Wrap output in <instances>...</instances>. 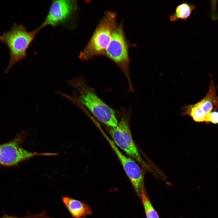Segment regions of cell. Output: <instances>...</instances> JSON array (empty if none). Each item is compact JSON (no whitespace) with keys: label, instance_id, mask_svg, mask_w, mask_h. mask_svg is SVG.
<instances>
[{"label":"cell","instance_id":"1","mask_svg":"<svg viewBox=\"0 0 218 218\" xmlns=\"http://www.w3.org/2000/svg\"><path fill=\"white\" fill-rule=\"evenodd\" d=\"M68 83L76 90L77 93H74L78 101L98 121L108 127L117 125L118 120L115 111L100 98L84 78L79 75Z\"/></svg>","mask_w":218,"mask_h":218},{"label":"cell","instance_id":"2","mask_svg":"<svg viewBox=\"0 0 218 218\" xmlns=\"http://www.w3.org/2000/svg\"><path fill=\"white\" fill-rule=\"evenodd\" d=\"M125 35L123 21L115 24L109 43L103 56L113 61L121 69L127 81L128 92H134L130 76L129 65L130 59L129 49L130 46Z\"/></svg>","mask_w":218,"mask_h":218},{"label":"cell","instance_id":"3","mask_svg":"<svg viewBox=\"0 0 218 218\" xmlns=\"http://www.w3.org/2000/svg\"><path fill=\"white\" fill-rule=\"evenodd\" d=\"M116 18L115 12H104L89 41L80 52L79 58L81 60L88 61L94 57L103 56L111 40Z\"/></svg>","mask_w":218,"mask_h":218},{"label":"cell","instance_id":"4","mask_svg":"<svg viewBox=\"0 0 218 218\" xmlns=\"http://www.w3.org/2000/svg\"><path fill=\"white\" fill-rule=\"evenodd\" d=\"M41 29L28 31L23 25L14 23L12 28L0 36V41L8 47L10 55L9 64L5 72H7L15 63L26 57V52L35 36Z\"/></svg>","mask_w":218,"mask_h":218},{"label":"cell","instance_id":"5","mask_svg":"<svg viewBox=\"0 0 218 218\" xmlns=\"http://www.w3.org/2000/svg\"><path fill=\"white\" fill-rule=\"evenodd\" d=\"M120 119L117 125L109 127V133L116 146L138 162L145 168L150 167L140 154L133 140L130 127L131 112L123 108L119 111Z\"/></svg>","mask_w":218,"mask_h":218},{"label":"cell","instance_id":"6","mask_svg":"<svg viewBox=\"0 0 218 218\" xmlns=\"http://www.w3.org/2000/svg\"><path fill=\"white\" fill-rule=\"evenodd\" d=\"M23 131L11 141L0 144V165L12 166L35 156H56L55 153H41L28 151L21 146L27 135Z\"/></svg>","mask_w":218,"mask_h":218},{"label":"cell","instance_id":"7","mask_svg":"<svg viewBox=\"0 0 218 218\" xmlns=\"http://www.w3.org/2000/svg\"><path fill=\"white\" fill-rule=\"evenodd\" d=\"M100 131L119 159L137 195L140 198L143 192L146 190L144 174L141 168L135 160L131 157L125 156L121 151L102 129Z\"/></svg>","mask_w":218,"mask_h":218},{"label":"cell","instance_id":"8","mask_svg":"<svg viewBox=\"0 0 218 218\" xmlns=\"http://www.w3.org/2000/svg\"><path fill=\"white\" fill-rule=\"evenodd\" d=\"M77 6L74 0L53 1L45 19L38 28L41 30L46 26H55L65 21L76 10Z\"/></svg>","mask_w":218,"mask_h":218},{"label":"cell","instance_id":"9","mask_svg":"<svg viewBox=\"0 0 218 218\" xmlns=\"http://www.w3.org/2000/svg\"><path fill=\"white\" fill-rule=\"evenodd\" d=\"M61 198L72 218H85L92 214L91 208L84 201L63 195Z\"/></svg>","mask_w":218,"mask_h":218},{"label":"cell","instance_id":"10","mask_svg":"<svg viewBox=\"0 0 218 218\" xmlns=\"http://www.w3.org/2000/svg\"><path fill=\"white\" fill-rule=\"evenodd\" d=\"M206 116L218 109V96L213 81L211 80L208 91L205 97L195 104Z\"/></svg>","mask_w":218,"mask_h":218},{"label":"cell","instance_id":"11","mask_svg":"<svg viewBox=\"0 0 218 218\" xmlns=\"http://www.w3.org/2000/svg\"><path fill=\"white\" fill-rule=\"evenodd\" d=\"M195 8L196 6L193 4L186 2H182L176 7L174 13L170 16L169 20L171 22L180 19L187 21Z\"/></svg>","mask_w":218,"mask_h":218},{"label":"cell","instance_id":"12","mask_svg":"<svg viewBox=\"0 0 218 218\" xmlns=\"http://www.w3.org/2000/svg\"><path fill=\"white\" fill-rule=\"evenodd\" d=\"M141 199L147 218H159L157 211L152 205L146 192L143 191Z\"/></svg>","mask_w":218,"mask_h":218},{"label":"cell","instance_id":"13","mask_svg":"<svg viewBox=\"0 0 218 218\" xmlns=\"http://www.w3.org/2000/svg\"><path fill=\"white\" fill-rule=\"evenodd\" d=\"M0 218H55L48 216L46 213V210L36 214L31 213L27 211L26 215L24 217H19L14 216H11L4 213Z\"/></svg>","mask_w":218,"mask_h":218},{"label":"cell","instance_id":"14","mask_svg":"<svg viewBox=\"0 0 218 218\" xmlns=\"http://www.w3.org/2000/svg\"><path fill=\"white\" fill-rule=\"evenodd\" d=\"M205 122L207 123L211 122L214 124H218V112L213 111L207 114Z\"/></svg>","mask_w":218,"mask_h":218}]
</instances>
